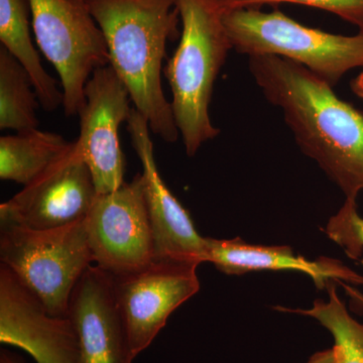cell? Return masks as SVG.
Instances as JSON below:
<instances>
[{
    "label": "cell",
    "instance_id": "obj_5",
    "mask_svg": "<svg viewBox=\"0 0 363 363\" xmlns=\"http://www.w3.org/2000/svg\"><path fill=\"white\" fill-rule=\"evenodd\" d=\"M0 260L48 311L66 317L74 288L92 266L86 218L47 230L0 222Z\"/></svg>",
    "mask_w": 363,
    "mask_h": 363
},
{
    "label": "cell",
    "instance_id": "obj_20",
    "mask_svg": "<svg viewBox=\"0 0 363 363\" xmlns=\"http://www.w3.org/2000/svg\"><path fill=\"white\" fill-rule=\"evenodd\" d=\"M362 264H363V259H362ZM339 285L343 286L348 297L350 298V308L353 312L360 314L363 312V294L360 293L357 289L352 288V286L345 283H339Z\"/></svg>",
    "mask_w": 363,
    "mask_h": 363
},
{
    "label": "cell",
    "instance_id": "obj_8",
    "mask_svg": "<svg viewBox=\"0 0 363 363\" xmlns=\"http://www.w3.org/2000/svg\"><path fill=\"white\" fill-rule=\"evenodd\" d=\"M198 267L191 262L154 259L138 271L112 277L135 357L152 343L172 313L199 292Z\"/></svg>",
    "mask_w": 363,
    "mask_h": 363
},
{
    "label": "cell",
    "instance_id": "obj_13",
    "mask_svg": "<svg viewBox=\"0 0 363 363\" xmlns=\"http://www.w3.org/2000/svg\"><path fill=\"white\" fill-rule=\"evenodd\" d=\"M79 341L77 363H133L111 274L88 267L72 293L68 314Z\"/></svg>",
    "mask_w": 363,
    "mask_h": 363
},
{
    "label": "cell",
    "instance_id": "obj_10",
    "mask_svg": "<svg viewBox=\"0 0 363 363\" xmlns=\"http://www.w3.org/2000/svg\"><path fill=\"white\" fill-rule=\"evenodd\" d=\"M97 196L90 169L74 143L37 180L0 205V222L35 230L59 228L85 219Z\"/></svg>",
    "mask_w": 363,
    "mask_h": 363
},
{
    "label": "cell",
    "instance_id": "obj_7",
    "mask_svg": "<svg viewBox=\"0 0 363 363\" xmlns=\"http://www.w3.org/2000/svg\"><path fill=\"white\" fill-rule=\"evenodd\" d=\"M95 266L123 276L155 259V240L142 173L109 194L98 195L86 217Z\"/></svg>",
    "mask_w": 363,
    "mask_h": 363
},
{
    "label": "cell",
    "instance_id": "obj_9",
    "mask_svg": "<svg viewBox=\"0 0 363 363\" xmlns=\"http://www.w3.org/2000/svg\"><path fill=\"white\" fill-rule=\"evenodd\" d=\"M80 135L75 150L87 164L98 195L109 194L123 186L125 160L119 128L130 119V93L111 65L93 72L84 90Z\"/></svg>",
    "mask_w": 363,
    "mask_h": 363
},
{
    "label": "cell",
    "instance_id": "obj_3",
    "mask_svg": "<svg viewBox=\"0 0 363 363\" xmlns=\"http://www.w3.org/2000/svg\"><path fill=\"white\" fill-rule=\"evenodd\" d=\"M182 21L180 43L164 69L171 87V106L184 147L195 156L220 130L209 106L215 81L233 49L215 0H177Z\"/></svg>",
    "mask_w": 363,
    "mask_h": 363
},
{
    "label": "cell",
    "instance_id": "obj_16",
    "mask_svg": "<svg viewBox=\"0 0 363 363\" xmlns=\"http://www.w3.org/2000/svg\"><path fill=\"white\" fill-rule=\"evenodd\" d=\"M73 143L58 133L39 128L1 136L0 179L26 187L59 161Z\"/></svg>",
    "mask_w": 363,
    "mask_h": 363
},
{
    "label": "cell",
    "instance_id": "obj_17",
    "mask_svg": "<svg viewBox=\"0 0 363 363\" xmlns=\"http://www.w3.org/2000/svg\"><path fill=\"white\" fill-rule=\"evenodd\" d=\"M32 79L4 45L0 48V128L20 131L39 128V105Z\"/></svg>",
    "mask_w": 363,
    "mask_h": 363
},
{
    "label": "cell",
    "instance_id": "obj_24",
    "mask_svg": "<svg viewBox=\"0 0 363 363\" xmlns=\"http://www.w3.org/2000/svg\"><path fill=\"white\" fill-rule=\"evenodd\" d=\"M73 1L78 2V4H87L88 6V2H89L90 0H73Z\"/></svg>",
    "mask_w": 363,
    "mask_h": 363
},
{
    "label": "cell",
    "instance_id": "obj_2",
    "mask_svg": "<svg viewBox=\"0 0 363 363\" xmlns=\"http://www.w3.org/2000/svg\"><path fill=\"white\" fill-rule=\"evenodd\" d=\"M177 0H90L88 7L104 33L109 65L130 93L133 108L167 143L178 140L171 102L162 84L167 44L178 26Z\"/></svg>",
    "mask_w": 363,
    "mask_h": 363
},
{
    "label": "cell",
    "instance_id": "obj_14",
    "mask_svg": "<svg viewBox=\"0 0 363 363\" xmlns=\"http://www.w3.org/2000/svg\"><path fill=\"white\" fill-rule=\"evenodd\" d=\"M206 241L205 262H211L218 271L228 276H242L259 271H295L308 274L318 290L326 289L331 281L363 286V276L338 259L319 257L317 260H308L296 255L290 247L252 245L240 238H206Z\"/></svg>",
    "mask_w": 363,
    "mask_h": 363
},
{
    "label": "cell",
    "instance_id": "obj_22",
    "mask_svg": "<svg viewBox=\"0 0 363 363\" xmlns=\"http://www.w3.org/2000/svg\"><path fill=\"white\" fill-rule=\"evenodd\" d=\"M351 90L357 97L363 99V69L351 82Z\"/></svg>",
    "mask_w": 363,
    "mask_h": 363
},
{
    "label": "cell",
    "instance_id": "obj_18",
    "mask_svg": "<svg viewBox=\"0 0 363 363\" xmlns=\"http://www.w3.org/2000/svg\"><path fill=\"white\" fill-rule=\"evenodd\" d=\"M328 302L316 300L310 309L276 307L278 311L297 313L316 319L334 338V363H363V323L351 316L336 292L335 281L326 286ZM362 314L363 312L360 313Z\"/></svg>",
    "mask_w": 363,
    "mask_h": 363
},
{
    "label": "cell",
    "instance_id": "obj_4",
    "mask_svg": "<svg viewBox=\"0 0 363 363\" xmlns=\"http://www.w3.org/2000/svg\"><path fill=\"white\" fill-rule=\"evenodd\" d=\"M233 50L252 56L281 57L306 67L334 87L353 69H363V32L335 35L309 28L283 11L257 7L224 11Z\"/></svg>",
    "mask_w": 363,
    "mask_h": 363
},
{
    "label": "cell",
    "instance_id": "obj_19",
    "mask_svg": "<svg viewBox=\"0 0 363 363\" xmlns=\"http://www.w3.org/2000/svg\"><path fill=\"white\" fill-rule=\"evenodd\" d=\"M221 11L250 9L264 4H294L321 9L339 16L363 32V0H215Z\"/></svg>",
    "mask_w": 363,
    "mask_h": 363
},
{
    "label": "cell",
    "instance_id": "obj_11",
    "mask_svg": "<svg viewBox=\"0 0 363 363\" xmlns=\"http://www.w3.org/2000/svg\"><path fill=\"white\" fill-rule=\"evenodd\" d=\"M0 342L35 363H77L79 341L68 316H55L9 267L0 266Z\"/></svg>",
    "mask_w": 363,
    "mask_h": 363
},
{
    "label": "cell",
    "instance_id": "obj_12",
    "mask_svg": "<svg viewBox=\"0 0 363 363\" xmlns=\"http://www.w3.org/2000/svg\"><path fill=\"white\" fill-rule=\"evenodd\" d=\"M131 145L142 162L143 191L155 240V259L205 262L206 238L196 229L186 208L162 181L147 118L133 108L128 121Z\"/></svg>",
    "mask_w": 363,
    "mask_h": 363
},
{
    "label": "cell",
    "instance_id": "obj_6",
    "mask_svg": "<svg viewBox=\"0 0 363 363\" xmlns=\"http://www.w3.org/2000/svg\"><path fill=\"white\" fill-rule=\"evenodd\" d=\"M40 51L56 69L67 116H79L93 72L109 65L104 33L87 4L73 0H28Z\"/></svg>",
    "mask_w": 363,
    "mask_h": 363
},
{
    "label": "cell",
    "instance_id": "obj_1",
    "mask_svg": "<svg viewBox=\"0 0 363 363\" xmlns=\"http://www.w3.org/2000/svg\"><path fill=\"white\" fill-rule=\"evenodd\" d=\"M248 68L269 104L281 108L303 154L357 202L363 191V112L306 67L262 55Z\"/></svg>",
    "mask_w": 363,
    "mask_h": 363
},
{
    "label": "cell",
    "instance_id": "obj_23",
    "mask_svg": "<svg viewBox=\"0 0 363 363\" xmlns=\"http://www.w3.org/2000/svg\"><path fill=\"white\" fill-rule=\"evenodd\" d=\"M0 363H25L20 357L7 350L0 351Z\"/></svg>",
    "mask_w": 363,
    "mask_h": 363
},
{
    "label": "cell",
    "instance_id": "obj_15",
    "mask_svg": "<svg viewBox=\"0 0 363 363\" xmlns=\"http://www.w3.org/2000/svg\"><path fill=\"white\" fill-rule=\"evenodd\" d=\"M0 42L28 72L40 106L52 112L63 105V91L45 70L33 44L25 0H0Z\"/></svg>",
    "mask_w": 363,
    "mask_h": 363
},
{
    "label": "cell",
    "instance_id": "obj_21",
    "mask_svg": "<svg viewBox=\"0 0 363 363\" xmlns=\"http://www.w3.org/2000/svg\"><path fill=\"white\" fill-rule=\"evenodd\" d=\"M307 363H334L333 350H326L315 353Z\"/></svg>",
    "mask_w": 363,
    "mask_h": 363
}]
</instances>
